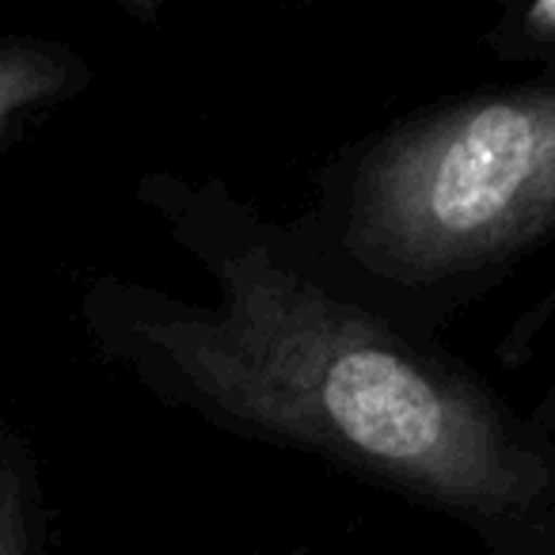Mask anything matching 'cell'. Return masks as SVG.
<instances>
[{"label":"cell","mask_w":555,"mask_h":555,"mask_svg":"<svg viewBox=\"0 0 555 555\" xmlns=\"http://www.w3.org/2000/svg\"><path fill=\"white\" fill-rule=\"evenodd\" d=\"M138 202L209 297L88 278L77 312L111 370L164 408L449 517L491 555H555V438L468 362L362 301L221 179L149 171Z\"/></svg>","instance_id":"1"},{"label":"cell","mask_w":555,"mask_h":555,"mask_svg":"<svg viewBox=\"0 0 555 555\" xmlns=\"http://www.w3.org/2000/svg\"><path fill=\"white\" fill-rule=\"evenodd\" d=\"M289 224L362 301L438 339L555 236V80L479 88L354 141Z\"/></svg>","instance_id":"2"},{"label":"cell","mask_w":555,"mask_h":555,"mask_svg":"<svg viewBox=\"0 0 555 555\" xmlns=\"http://www.w3.org/2000/svg\"><path fill=\"white\" fill-rule=\"evenodd\" d=\"M88 80V62L65 42L0 35V149L24 130L27 118L85 92Z\"/></svg>","instance_id":"3"},{"label":"cell","mask_w":555,"mask_h":555,"mask_svg":"<svg viewBox=\"0 0 555 555\" xmlns=\"http://www.w3.org/2000/svg\"><path fill=\"white\" fill-rule=\"evenodd\" d=\"M0 555H47V502L31 441L0 423Z\"/></svg>","instance_id":"4"},{"label":"cell","mask_w":555,"mask_h":555,"mask_svg":"<svg viewBox=\"0 0 555 555\" xmlns=\"http://www.w3.org/2000/svg\"><path fill=\"white\" fill-rule=\"evenodd\" d=\"M491 47L506 62L532 65L540 80H555V0L509 9L491 27Z\"/></svg>","instance_id":"5"},{"label":"cell","mask_w":555,"mask_h":555,"mask_svg":"<svg viewBox=\"0 0 555 555\" xmlns=\"http://www.w3.org/2000/svg\"><path fill=\"white\" fill-rule=\"evenodd\" d=\"M529 418L540 426V430L552 434V438H555V377H552V385L544 388V396L537 400V408L529 411Z\"/></svg>","instance_id":"6"}]
</instances>
